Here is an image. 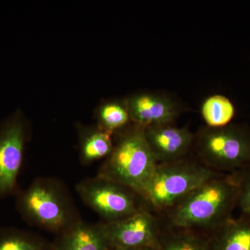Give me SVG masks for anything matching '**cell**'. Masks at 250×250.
Returning a JSON list of instances; mask_svg holds the SVG:
<instances>
[{
	"label": "cell",
	"mask_w": 250,
	"mask_h": 250,
	"mask_svg": "<svg viewBox=\"0 0 250 250\" xmlns=\"http://www.w3.org/2000/svg\"><path fill=\"white\" fill-rule=\"evenodd\" d=\"M16 195V209L33 227L57 235L82 220L68 188L55 177H38Z\"/></svg>",
	"instance_id": "7a4b0ae2"
},
{
	"label": "cell",
	"mask_w": 250,
	"mask_h": 250,
	"mask_svg": "<svg viewBox=\"0 0 250 250\" xmlns=\"http://www.w3.org/2000/svg\"><path fill=\"white\" fill-rule=\"evenodd\" d=\"M27 126L16 116L0 125V200L16 195L27 142Z\"/></svg>",
	"instance_id": "ba28073f"
},
{
	"label": "cell",
	"mask_w": 250,
	"mask_h": 250,
	"mask_svg": "<svg viewBox=\"0 0 250 250\" xmlns=\"http://www.w3.org/2000/svg\"><path fill=\"white\" fill-rule=\"evenodd\" d=\"M197 160L214 172L232 174L250 168V126L207 127L195 136Z\"/></svg>",
	"instance_id": "5b68a950"
},
{
	"label": "cell",
	"mask_w": 250,
	"mask_h": 250,
	"mask_svg": "<svg viewBox=\"0 0 250 250\" xmlns=\"http://www.w3.org/2000/svg\"><path fill=\"white\" fill-rule=\"evenodd\" d=\"M113 135L99 127L82 129L80 134V157L82 164L106 159L111 154L114 145Z\"/></svg>",
	"instance_id": "5bb4252c"
},
{
	"label": "cell",
	"mask_w": 250,
	"mask_h": 250,
	"mask_svg": "<svg viewBox=\"0 0 250 250\" xmlns=\"http://www.w3.org/2000/svg\"><path fill=\"white\" fill-rule=\"evenodd\" d=\"M116 134L112 152L100 166L98 174L140 195L158 165L145 136L144 127L129 125Z\"/></svg>",
	"instance_id": "3957f363"
},
{
	"label": "cell",
	"mask_w": 250,
	"mask_h": 250,
	"mask_svg": "<svg viewBox=\"0 0 250 250\" xmlns=\"http://www.w3.org/2000/svg\"><path fill=\"white\" fill-rule=\"evenodd\" d=\"M100 223L111 250L159 248L164 221L146 207L121 220Z\"/></svg>",
	"instance_id": "52a82bcc"
},
{
	"label": "cell",
	"mask_w": 250,
	"mask_h": 250,
	"mask_svg": "<svg viewBox=\"0 0 250 250\" xmlns=\"http://www.w3.org/2000/svg\"><path fill=\"white\" fill-rule=\"evenodd\" d=\"M238 174L240 187L238 207L242 214L250 215V168Z\"/></svg>",
	"instance_id": "ac0fdd59"
},
{
	"label": "cell",
	"mask_w": 250,
	"mask_h": 250,
	"mask_svg": "<svg viewBox=\"0 0 250 250\" xmlns=\"http://www.w3.org/2000/svg\"><path fill=\"white\" fill-rule=\"evenodd\" d=\"M76 190L82 202L103 223L121 220L145 207L137 192L99 174L80 181Z\"/></svg>",
	"instance_id": "8992f818"
},
{
	"label": "cell",
	"mask_w": 250,
	"mask_h": 250,
	"mask_svg": "<svg viewBox=\"0 0 250 250\" xmlns=\"http://www.w3.org/2000/svg\"><path fill=\"white\" fill-rule=\"evenodd\" d=\"M111 250H158V248H141V249Z\"/></svg>",
	"instance_id": "d6986e66"
},
{
	"label": "cell",
	"mask_w": 250,
	"mask_h": 250,
	"mask_svg": "<svg viewBox=\"0 0 250 250\" xmlns=\"http://www.w3.org/2000/svg\"><path fill=\"white\" fill-rule=\"evenodd\" d=\"M125 101L131 123L142 127L172 124L178 116L177 104L161 94H136Z\"/></svg>",
	"instance_id": "30bf717a"
},
{
	"label": "cell",
	"mask_w": 250,
	"mask_h": 250,
	"mask_svg": "<svg viewBox=\"0 0 250 250\" xmlns=\"http://www.w3.org/2000/svg\"><path fill=\"white\" fill-rule=\"evenodd\" d=\"M98 126L113 135L127 127L131 123L126 101H111L98 110Z\"/></svg>",
	"instance_id": "e0dca14e"
},
{
	"label": "cell",
	"mask_w": 250,
	"mask_h": 250,
	"mask_svg": "<svg viewBox=\"0 0 250 250\" xmlns=\"http://www.w3.org/2000/svg\"><path fill=\"white\" fill-rule=\"evenodd\" d=\"M218 174L188 156L159 164L139 195L146 208L163 217L189 193Z\"/></svg>",
	"instance_id": "277c9868"
},
{
	"label": "cell",
	"mask_w": 250,
	"mask_h": 250,
	"mask_svg": "<svg viewBox=\"0 0 250 250\" xmlns=\"http://www.w3.org/2000/svg\"><path fill=\"white\" fill-rule=\"evenodd\" d=\"M52 250H111L101 223L90 224L80 220L57 235Z\"/></svg>",
	"instance_id": "8fae6325"
},
{
	"label": "cell",
	"mask_w": 250,
	"mask_h": 250,
	"mask_svg": "<svg viewBox=\"0 0 250 250\" xmlns=\"http://www.w3.org/2000/svg\"><path fill=\"white\" fill-rule=\"evenodd\" d=\"M238 172L219 173L181 200L164 216V223L175 228L209 233L232 218L239 197Z\"/></svg>",
	"instance_id": "6da1fadb"
},
{
	"label": "cell",
	"mask_w": 250,
	"mask_h": 250,
	"mask_svg": "<svg viewBox=\"0 0 250 250\" xmlns=\"http://www.w3.org/2000/svg\"><path fill=\"white\" fill-rule=\"evenodd\" d=\"M208 250H250V215L232 217L208 233Z\"/></svg>",
	"instance_id": "7c38bea8"
},
{
	"label": "cell",
	"mask_w": 250,
	"mask_h": 250,
	"mask_svg": "<svg viewBox=\"0 0 250 250\" xmlns=\"http://www.w3.org/2000/svg\"><path fill=\"white\" fill-rule=\"evenodd\" d=\"M201 113L208 127H223L231 124L236 115V108L228 97L216 94L204 101Z\"/></svg>",
	"instance_id": "9a60e30c"
},
{
	"label": "cell",
	"mask_w": 250,
	"mask_h": 250,
	"mask_svg": "<svg viewBox=\"0 0 250 250\" xmlns=\"http://www.w3.org/2000/svg\"><path fill=\"white\" fill-rule=\"evenodd\" d=\"M0 250H52L49 243L36 233L15 228H0Z\"/></svg>",
	"instance_id": "2e32d148"
},
{
	"label": "cell",
	"mask_w": 250,
	"mask_h": 250,
	"mask_svg": "<svg viewBox=\"0 0 250 250\" xmlns=\"http://www.w3.org/2000/svg\"><path fill=\"white\" fill-rule=\"evenodd\" d=\"M144 133L158 164L188 157L195 143V136L190 130L172 124L147 126Z\"/></svg>",
	"instance_id": "9c48e42d"
},
{
	"label": "cell",
	"mask_w": 250,
	"mask_h": 250,
	"mask_svg": "<svg viewBox=\"0 0 250 250\" xmlns=\"http://www.w3.org/2000/svg\"><path fill=\"white\" fill-rule=\"evenodd\" d=\"M208 233L172 228L164 222L158 250H208Z\"/></svg>",
	"instance_id": "4fadbf2b"
}]
</instances>
